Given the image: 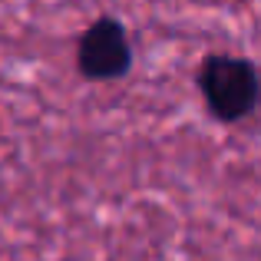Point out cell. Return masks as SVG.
Wrapping results in <instances>:
<instances>
[{"label":"cell","mask_w":261,"mask_h":261,"mask_svg":"<svg viewBox=\"0 0 261 261\" xmlns=\"http://www.w3.org/2000/svg\"><path fill=\"white\" fill-rule=\"evenodd\" d=\"M198 86H202V96L208 102L212 116L225 122H235L245 119L251 109L258 106V96H261V83H258V73L248 60H238V57H208L198 70Z\"/></svg>","instance_id":"obj_1"},{"label":"cell","mask_w":261,"mask_h":261,"mask_svg":"<svg viewBox=\"0 0 261 261\" xmlns=\"http://www.w3.org/2000/svg\"><path fill=\"white\" fill-rule=\"evenodd\" d=\"M129 37L116 20H96L80 40V70L89 80H116L129 70Z\"/></svg>","instance_id":"obj_2"}]
</instances>
